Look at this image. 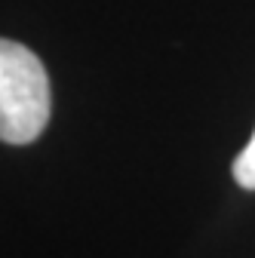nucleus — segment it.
Masks as SVG:
<instances>
[{
  "label": "nucleus",
  "mask_w": 255,
  "mask_h": 258,
  "mask_svg": "<svg viewBox=\"0 0 255 258\" xmlns=\"http://www.w3.org/2000/svg\"><path fill=\"white\" fill-rule=\"evenodd\" d=\"M234 181L246 190H255V133L249 136L246 148L234 160Z\"/></svg>",
  "instance_id": "2"
},
{
  "label": "nucleus",
  "mask_w": 255,
  "mask_h": 258,
  "mask_svg": "<svg viewBox=\"0 0 255 258\" xmlns=\"http://www.w3.org/2000/svg\"><path fill=\"white\" fill-rule=\"evenodd\" d=\"M52 92L37 52L0 37V142L31 145L49 123Z\"/></svg>",
  "instance_id": "1"
}]
</instances>
